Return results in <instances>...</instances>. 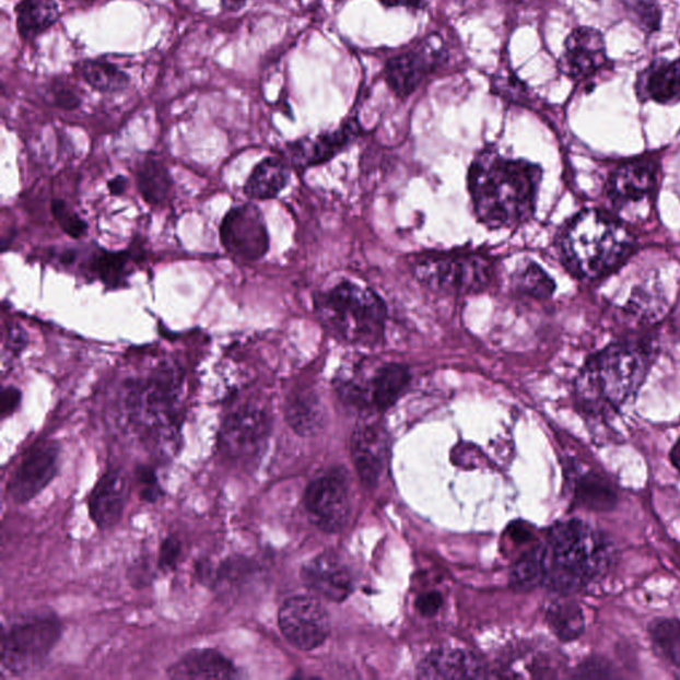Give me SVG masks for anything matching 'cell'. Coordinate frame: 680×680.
Here are the masks:
<instances>
[{
    "mask_svg": "<svg viewBox=\"0 0 680 680\" xmlns=\"http://www.w3.org/2000/svg\"><path fill=\"white\" fill-rule=\"evenodd\" d=\"M516 292L535 300H548L553 295L555 283L541 266L529 262L513 277Z\"/></svg>",
    "mask_w": 680,
    "mask_h": 680,
    "instance_id": "obj_34",
    "label": "cell"
},
{
    "mask_svg": "<svg viewBox=\"0 0 680 680\" xmlns=\"http://www.w3.org/2000/svg\"><path fill=\"white\" fill-rule=\"evenodd\" d=\"M54 218L57 219L63 232L72 238H82L86 233V222L79 218L75 212H72L67 203L61 200H55L52 202Z\"/></svg>",
    "mask_w": 680,
    "mask_h": 680,
    "instance_id": "obj_37",
    "label": "cell"
},
{
    "mask_svg": "<svg viewBox=\"0 0 680 680\" xmlns=\"http://www.w3.org/2000/svg\"><path fill=\"white\" fill-rule=\"evenodd\" d=\"M541 178L540 166L527 160L482 152L468 173L476 218L492 231L523 225L535 213Z\"/></svg>",
    "mask_w": 680,
    "mask_h": 680,
    "instance_id": "obj_1",
    "label": "cell"
},
{
    "mask_svg": "<svg viewBox=\"0 0 680 680\" xmlns=\"http://www.w3.org/2000/svg\"><path fill=\"white\" fill-rule=\"evenodd\" d=\"M286 419L301 436H314L324 429L325 411L317 397L310 392L294 395L286 407Z\"/></svg>",
    "mask_w": 680,
    "mask_h": 680,
    "instance_id": "obj_27",
    "label": "cell"
},
{
    "mask_svg": "<svg viewBox=\"0 0 680 680\" xmlns=\"http://www.w3.org/2000/svg\"><path fill=\"white\" fill-rule=\"evenodd\" d=\"M138 183L142 199L151 206H160L168 199L173 187L168 169L159 160L152 157H148L141 164Z\"/></svg>",
    "mask_w": 680,
    "mask_h": 680,
    "instance_id": "obj_28",
    "label": "cell"
},
{
    "mask_svg": "<svg viewBox=\"0 0 680 680\" xmlns=\"http://www.w3.org/2000/svg\"><path fill=\"white\" fill-rule=\"evenodd\" d=\"M52 104L63 109H75L82 103V98L70 86L55 85L51 90Z\"/></svg>",
    "mask_w": 680,
    "mask_h": 680,
    "instance_id": "obj_41",
    "label": "cell"
},
{
    "mask_svg": "<svg viewBox=\"0 0 680 680\" xmlns=\"http://www.w3.org/2000/svg\"><path fill=\"white\" fill-rule=\"evenodd\" d=\"M184 379L180 364L164 361L146 379L129 385L126 406L131 422L156 441L172 437L177 425L176 406L181 397Z\"/></svg>",
    "mask_w": 680,
    "mask_h": 680,
    "instance_id": "obj_6",
    "label": "cell"
},
{
    "mask_svg": "<svg viewBox=\"0 0 680 680\" xmlns=\"http://www.w3.org/2000/svg\"><path fill=\"white\" fill-rule=\"evenodd\" d=\"M410 371L401 364L389 363L376 370L370 382L371 400L380 411L391 408L410 385Z\"/></svg>",
    "mask_w": 680,
    "mask_h": 680,
    "instance_id": "obj_25",
    "label": "cell"
},
{
    "mask_svg": "<svg viewBox=\"0 0 680 680\" xmlns=\"http://www.w3.org/2000/svg\"><path fill=\"white\" fill-rule=\"evenodd\" d=\"M181 542L176 537H169L163 542L160 549L159 565L163 571L168 572L175 568L181 555Z\"/></svg>",
    "mask_w": 680,
    "mask_h": 680,
    "instance_id": "obj_40",
    "label": "cell"
},
{
    "mask_svg": "<svg viewBox=\"0 0 680 680\" xmlns=\"http://www.w3.org/2000/svg\"><path fill=\"white\" fill-rule=\"evenodd\" d=\"M361 134L360 121L349 119L337 131L321 133L317 138H305L289 145L290 159L300 168L326 163L342 152Z\"/></svg>",
    "mask_w": 680,
    "mask_h": 680,
    "instance_id": "obj_17",
    "label": "cell"
},
{
    "mask_svg": "<svg viewBox=\"0 0 680 680\" xmlns=\"http://www.w3.org/2000/svg\"><path fill=\"white\" fill-rule=\"evenodd\" d=\"M388 455V436L383 426L366 423L352 437V456L361 478L367 485H375L385 469Z\"/></svg>",
    "mask_w": 680,
    "mask_h": 680,
    "instance_id": "obj_19",
    "label": "cell"
},
{
    "mask_svg": "<svg viewBox=\"0 0 680 680\" xmlns=\"http://www.w3.org/2000/svg\"><path fill=\"white\" fill-rule=\"evenodd\" d=\"M484 667L474 655L442 648L432 653L419 666L418 677L422 679H466L484 677Z\"/></svg>",
    "mask_w": 680,
    "mask_h": 680,
    "instance_id": "obj_22",
    "label": "cell"
},
{
    "mask_svg": "<svg viewBox=\"0 0 680 680\" xmlns=\"http://www.w3.org/2000/svg\"><path fill=\"white\" fill-rule=\"evenodd\" d=\"M670 456H671V461L673 464V467H676L678 471L680 472V437L677 444L673 445Z\"/></svg>",
    "mask_w": 680,
    "mask_h": 680,
    "instance_id": "obj_48",
    "label": "cell"
},
{
    "mask_svg": "<svg viewBox=\"0 0 680 680\" xmlns=\"http://www.w3.org/2000/svg\"><path fill=\"white\" fill-rule=\"evenodd\" d=\"M577 496L583 501L584 505L591 509H608L615 504V493L601 478L589 474L581 481L577 490Z\"/></svg>",
    "mask_w": 680,
    "mask_h": 680,
    "instance_id": "obj_35",
    "label": "cell"
},
{
    "mask_svg": "<svg viewBox=\"0 0 680 680\" xmlns=\"http://www.w3.org/2000/svg\"><path fill=\"white\" fill-rule=\"evenodd\" d=\"M290 180L289 166L275 157L265 159L251 172L245 185V194L250 199H274L286 188Z\"/></svg>",
    "mask_w": 680,
    "mask_h": 680,
    "instance_id": "obj_24",
    "label": "cell"
},
{
    "mask_svg": "<svg viewBox=\"0 0 680 680\" xmlns=\"http://www.w3.org/2000/svg\"><path fill=\"white\" fill-rule=\"evenodd\" d=\"M650 366V351L638 343H617L585 363L577 395L589 411L618 410L634 397Z\"/></svg>",
    "mask_w": 680,
    "mask_h": 680,
    "instance_id": "obj_3",
    "label": "cell"
},
{
    "mask_svg": "<svg viewBox=\"0 0 680 680\" xmlns=\"http://www.w3.org/2000/svg\"><path fill=\"white\" fill-rule=\"evenodd\" d=\"M303 583L317 595L342 602L354 590L350 568L331 554H320L302 568Z\"/></svg>",
    "mask_w": 680,
    "mask_h": 680,
    "instance_id": "obj_18",
    "label": "cell"
},
{
    "mask_svg": "<svg viewBox=\"0 0 680 680\" xmlns=\"http://www.w3.org/2000/svg\"><path fill=\"white\" fill-rule=\"evenodd\" d=\"M493 94L512 103H525L528 101V86L515 73L504 72L492 79Z\"/></svg>",
    "mask_w": 680,
    "mask_h": 680,
    "instance_id": "obj_36",
    "label": "cell"
},
{
    "mask_svg": "<svg viewBox=\"0 0 680 680\" xmlns=\"http://www.w3.org/2000/svg\"><path fill=\"white\" fill-rule=\"evenodd\" d=\"M608 564V546L595 529L579 520L560 523L543 547V584L571 595L593 583Z\"/></svg>",
    "mask_w": 680,
    "mask_h": 680,
    "instance_id": "obj_4",
    "label": "cell"
},
{
    "mask_svg": "<svg viewBox=\"0 0 680 680\" xmlns=\"http://www.w3.org/2000/svg\"><path fill=\"white\" fill-rule=\"evenodd\" d=\"M61 628L54 615L22 617L3 629L2 665L12 676H22L45 664L60 638Z\"/></svg>",
    "mask_w": 680,
    "mask_h": 680,
    "instance_id": "obj_8",
    "label": "cell"
},
{
    "mask_svg": "<svg viewBox=\"0 0 680 680\" xmlns=\"http://www.w3.org/2000/svg\"><path fill=\"white\" fill-rule=\"evenodd\" d=\"M543 547H537L513 566L511 585L517 591H530L543 584Z\"/></svg>",
    "mask_w": 680,
    "mask_h": 680,
    "instance_id": "obj_32",
    "label": "cell"
},
{
    "mask_svg": "<svg viewBox=\"0 0 680 680\" xmlns=\"http://www.w3.org/2000/svg\"><path fill=\"white\" fill-rule=\"evenodd\" d=\"M412 273L432 292L472 295L491 286L494 265L482 255L426 256L413 265Z\"/></svg>",
    "mask_w": 680,
    "mask_h": 680,
    "instance_id": "obj_7",
    "label": "cell"
},
{
    "mask_svg": "<svg viewBox=\"0 0 680 680\" xmlns=\"http://www.w3.org/2000/svg\"><path fill=\"white\" fill-rule=\"evenodd\" d=\"M58 464L57 443L42 442L34 445L12 474L9 484L10 497L15 503L23 504L38 496L57 474Z\"/></svg>",
    "mask_w": 680,
    "mask_h": 680,
    "instance_id": "obj_13",
    "label": "cell"
},
{
    "mask_svg": "<svg viewBox=\"0 0 680 680\" xmlns=\"http://www.w3.org/2000/svg\"><path fill=\"white\" fill-rule=\"evenodd\" d=\"M110 194L115 196H121L127 189V178L124 176H117L108 184Z\"/></svg>",
    "mask_w": 680,
    "mask_h": 680,
    "instance_id": "obj_46",
    "label": "cell"
},
{
    "mask_svg": "<svg viewBox=\"0 0 680 680\" xmlns=\"http://www.w3.org/2000/svg\"><path fill=\"white\" fill-rule=\"evenodd\" d=\"M379 2L388 9L407 8L419 10L425 5V0H379Z\"/></svg>",
    "mask_w": 680,
    "mask_h": 680,
    "instance_id": "obj_45",
    "label": "cell"
},
{
    "mask_svg": "<svg viewBox=\"0 0 680 680\" xmlns=\"http://www.w3.org/2000/svg\"><path fill=\"white\" fill-rule=\"evenodd\" d=\"M22 400V394L20 389L15 387H8L3 389L2 392V407H0V411H2L3 417L11 415L12 412L20 407Z\"/></svg>",
    "mask_w": 680,
    "mask_h": 680,
    "instance_id": "obj_43",
    "label": "cell"
},
{
    "mask_svg": "<svg viewBox=\"0 0 680 680\" xmlns=\"http://www.w3.org/2000/svg\"><path fill=\"white\" fill-rule=\"evenodd\" d=\"M445 57L447 51L441 36L431 35L423 43L422 51L401 54L387 61L386 82L395 95L403 98L411 96Z\"/></svg>",
    "mask_w": 680,
    "mask_h": 680,
    "instance_id": "obj_12",
    "label": "cell"
},
{
    "mask_svg": "<svg viewBox=\"0 0 680 680\" xmlns=\"http://www.w3.org/2000/svg\"><path fill=\"white\" fill-rule=\"evenodd\" d=\"M247 0H221L222 9L227 12H238L245 8Z\"/></svg>",
    "mask_w": 680,
    "mask_h": 680,
    "instance_id": "obj_47",
    "label": "cell"
},
{
    "mask_svg": "<svg viewBox=\"0 0 680 680\" xmlns=\"http://www.w3.org/2000/svg\"><path fill=\"white\" fill-rule=\"evenodd\" d=\"M82 75L91 89L103 94H116L127 90L131 83V79L119 67L102 60H86L82 65Z\"/></svg>",
    "mask_w": 680,
    "mask_h": 680,
    "instance_id": "obj_30",
    "label": "cell"
},
{
    "mask_svg": "<svg viewBox=\"0 0 680 680\" xmlns=\"http://www.w3.org/2000/svg\"><path fill=\"white\" fill-rule=\"evenodd\" d=\"M548 623L561 641L578 640L585 630V617L577 602L560 599L550 606Z\"/></svg>",
    "mask_w": 680,
    "mask_h": 680,
    "instance_id": "obj_29",
    "label": "cell"
},
{
    "mask_svg": "<svg viewBox=\"0 0 680 680\" xmlns=\"http://www.w3.org/2000/svg\"><path fill=\"white\" fill-rule=\"evenodd\" d=\"M513 2H521V0H513Z\"/></svg>",
    "mask_w": 680,
    "mask_h": 680,
    "instance_id": "obj_50",
    "label": "cell"
},
{
    "mask_svg": "<svg viewBox=\"0 0 680 680\" xmlns=\"http://www.w3.org/2000/svg\"><path fill=\"white\" fill-rule=\"evenodd\" d=\"M138 480L141 484V497L150 503H154L161 497L163 491L157 481V476L151 468H140L138 471Z\"/></svg>",
    "mask_w": 680,
    "mask_h": 680,
    "instance_id": "obj_39",
    "label": "cell"
},
{
    "mask_svg": "<svg viewBox=\"0 0 680 680\" xmlns=\"http://www.w3.org/2000/svg\"><path fill=\"white\" fill-rule=\"evenodd\" d=\"M654 647L672 666L680 667V621L673 618H659L655 620L650 628Z\"/></svg>",
    "mask_w": 680,
    "mask_h": 680,
    "instance_id": "obj_33",
    "label": "cell"
},
{
    "mask_svg": "<svg viewBox=\"0 0 680 680\" xmlns=\"http://www.w3.org/2000/svg\"><path fill=\"white\" fill-rule=\"evenodd\" d=\"M132 256L129 251H102L91 259L90 268L108 288H120L127 281Z\"/></svg>",
    "mask_w": 680,
    "mask_h": 680,
    "instance_id": "obj_31",
    "label": "cell"
},
{
    "mask_svg": "<svg viewBox=\"0 0 680 680\" xmlns=\"http://www.w3.org/2000/svg\"><path fill=\"white\" fill-rule=\"evenodd\" d=\"M314 306L326 329L345 343L374 348L385 338L386 303L361 284L340 281L315 295Z\"/></svg>",
    "mask_w": 680,
    "mask_h": 680,
    "instance_id": "obj_5",
    "label": "cell"
},
{
    "mask_svg": "<svg viewBox=\"0 0 680 680\" xmlns=\"http://www.w3.org/2000/svg\"><path fill=\"white\" fill-rule=\"evenodd\" d=\"M281 632L300 650L310 652L330 634V618L317 598L293 597L280 610Z\"/></svg>",
    "mask_w": 680,
    "mask_h": 680,
    "instance_id": "obj_11",
    "label": "cell"
},
{
    "mask_svg": "<svg viewBox=\"0 0 680 680\" xmlns=\"http://www.w3.org/2000/svg\"><path fill=\"white\" fill-rule=\"evenodd\" d=\"M66 2L71 5H86L95 2V0H66Z\"/></svg>",
    "mask_w": 680,
    "mask_h": 680,
    "instance_id": "obj_49",
    "label": "cell"
},
{
    "mask_svg": "<svg viewBox=\"0 0 680 680\" xmlns=\"http://www.w3.org/2000/svg\"><path fill=\"white\" fill-rule=\"evenodd\" d=\"M628 9L643 30L654 33L659 28L660 10L653 0H628Z\"/></svg>",
    "mask_w": 680,
    "mask_h": 680,
    "instance_id": "obj_38",
    "label": "cell"
},
{
    "mask_svg": "<svg viewBox=\"0 0 680 680\" xmlns=\"http://www.w3.org/2000/svg\"><path fill=\"white\" fill-rule=\"evenodd\" d=\"M635 241L628 227L601 210H584L568 222L561 238L562 258L572 273L598 280L620 268Z\"/></svg>",
    "mask_w": 680,
    "mask_h": 680,
    "instance_id": "obj_2",
    "label": "cell"
},
{
    "mask_svg": "<svg viewBox=\"0 0 680 680\" xmlns=\"http://www.w3.org/2000/svg\"><path fill=\"white\" fill-rule=\"evenodd\" d=\"M443 598L438 593H429V595L420 596L417 602L418 610L423 615H434L442 608Z\"/></svg>",
    "mask_w": 680,
    "mask_h": 680,
    "instance_id": "obj_44",
    "label": "cell"
},
{
    "mask_svg": "<svg viewBox=\"0 0 680 680\" xmlns=\"http://www.w3.org/2000/svg\"><path fill=\"white\" fill-rule=\"evenodd\" d=\"M175 679H233L238 677L236 666L215 650H196L185 655L168 670Z\"/></svg>",
    "mask_w": 680,
    "mask_h": 680,
    "instance_id": "obj_23",
    "label": "cell"
},
{
    "mask_svg": "<svg viewBox=\"0 0 680 680\" xmlns=\"http://www.w3.org/2000/svg\"><path fill=\"white\" fill-rule=\"evenodd\" d=\"M305 505L313 524L327 534L344 528L350 517L348 478L342 471H330L315 479L305 494Z\"/></svg>",
    "mask_w": 680,
    "mask_h": 680,
    "instance_id": "obj_9",
    "label": "cell"
},
{
    "mask_svg": "<svg viewBox=\"0 0 680 680\" xmlns=\"http://www.w3.org/2000/svg\"><path fill=\"white\" fill-rule=\"evenodd\" d=\"M127 492V479L119 469L105 473L98 480L90 497L91 517L98 528L109 529L120 521Z\"/></svg>",
    "mask_w": 680,
    "mask_h": 680,
    "instance_id": "obj_20",
    "label": "cell"
},
{
    "mask_svg": "<svg viewBox=\"0 0 680 680\" xmlns=\"http://www.w3.org/2000/svg\"><path fill=\"white\" fill-rule=\"evenodd\" d=\"M28 336L24 331L23 327L17 325L10 326L9 333L5 336L4 350L10 352V355L16 356L27 348Z\"/></svg>",
    "mask_w": 680,
    "mask_h": 680,
    "instance_id": "obj_42",
    "label": "cell"
},
{
    "mask_svg": "<svg viewBox=\"0 0 680 680\" xmlns=\"http://www.w3.org/2000/svg\"><path fill=\"white\" fill-rule=\"evenodd\" d=\"M657 166L648 159L628 161L613 172L608 183V196L618 208H626L648 199L655 188Z\"/></svg>",
    "mask_w": 680,
    "mask_h": 680,
    "instance_id": "obj_16",
    "label": "cell"
},
{
    "mask_svg": "<svg viewBox=\"0 0 680 680\" xmlns=\"http://www.w3.org/2000/svg\"><path fill=\"white\" fill-rule=\"evenodd\" d=\"M269 432L268 415L256 407L241 408L225 420L221 443L227 455L245 457L262 447Z\"/></svg>",
    "mask_w": 680,
    "mask_h": 680,
    "instance_id": "obj_15",
    "label": "cell"
},
{
    "mask_svg": "<svg viewBox=\"0 0 680 680\" xmlns=\"http://www.w3.org/2000/svg\"><path fill=\"white\" fill-rule=\"evenodd\" d=\"M59 16L57 0H21L16 8L17 33L24 40H33L51 28Z\"/></svg>",
    "mask_w": 680,
    "mask_h": 680,
    "instance_id": "obj_26",
    "label": "cell"
},
{
    "mask_svg": "<svg viewBox=\"0 0 680 680\" xmlns=\"http://www.w3.org/2000/svg\"><path fill=\"white\" fill-rule=\"evenodd\" d=\"M221 243L243 261H258L269 250V233L261 210L251 203L228 210L220 227Z\"/></svg>",
    "mask_w": 680,
    "mask_h": 680,
    "instance_id": "obj_10",
    "label": "cell"
},
{
    "mask_svg": "<svg viewBox=\"0 0 680 680\" xmlns=\"http://www.w3.org/2000/svg\"><path fill=\"white\" fill-rule=\"evenodd\" d=\"M608 65L605 39L598 30L579 27L567 36L560 61L561 71L573 80L596 75Z\"/></svg>",
    "mask_w": 680,
    "mask_h": 680,
    "instance_id": "obj_14",
    "label": "cell"
},
{
    "mask_svg": "<svg viewBox=\"0 0 680 680\" xmlns=\"http://www.w3.org/2000/svg\"><path fill=\"white\" fill-rule=\"evenodd\" d=\"M636 94L642 101L664 105L680 102V59H658L646 67L636 80Z\"/></svg>",
    "mask_w": 680,
    "mask_h": 680,
    "instance_id": "obj_21",
    "label": "cell"
}]
</instances>
